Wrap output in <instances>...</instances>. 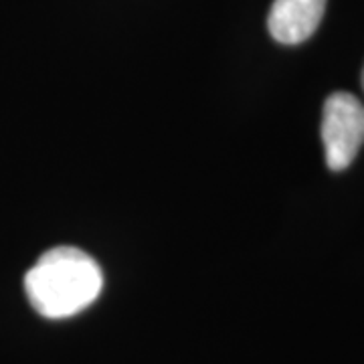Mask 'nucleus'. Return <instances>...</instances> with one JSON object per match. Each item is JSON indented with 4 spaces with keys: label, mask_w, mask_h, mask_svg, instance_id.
<instances>
[{
    "label": "nucleus",
    "mask_w": 364,
    "mask_h": 364,
    "mask_svg": "<svg viewBox=\"0 0 364 364\" xmlns=\"http://www.w3.org/2000/svg\"><path fill=\"white\" fill-rule=\"evenodd\" d=\"M102 287L100 265L75 247L49 249L25 275L26 298L49 320L83 312L102 294Z\"/></svg>",
    "instance_id": "f257e3e1"
},
{
    "label": "nucleus",
    "mask_w": 364,
    "mask_h": 364,
    "mask_svg": "<svg viewBox=\"0 0 364 364\" xmlns=\"http://www.w3.org/2000/svg\"><path fill=\"white\" fill-rule=\"evenodd\" d=\"M322 142L330 170H344L352 164L364 144V105L344 91L332 93L324 104Z\"/></svg>",
    "instance_id": "f03ea898"
},
{
    "label": "nucleus",
    "mask_w": 364,
    "mask_h": 364,
    "mask_svg": "<svg viewBox=\"0 0 364 364\" xmlns=\"http://www.w3.org/2000/svg\"><path fill=\"white\" fill-rule=\"evenodd\" d=\"M324 11L326 0H273L267 28L277 43L299 45L316 33Z\"/></svg>",
    "instance_id": "7ed1b4c3"
},
{
    "label": "nucleus",
    "mask_w": 364,
    "mask_h": 364,
    "mask_svg": "<svg viewBox=\"0 0 364 364\" xmlns=\"http://www.w3.org/2000/svg\"><path fill=\"white\" fill-rule=\"evenodd\" d=\"M363 87H364V69H363Z\"/></svg>",
    "instance_id": "20e7f679"
}]
</instances>
